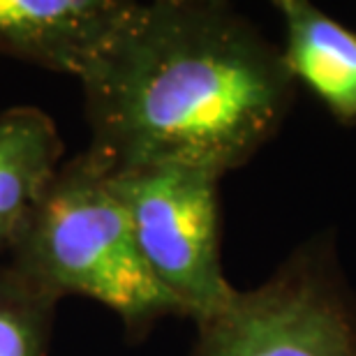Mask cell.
<instances>
[{
	"instance_id": "obj_1",
	"label": "cell",
	"mask_w": 356,
	"mask_h": 356,
	"mask_svg": "<svg viewBox=\"0 0 356 356\" xmlns=\"http://www.w3.org/2000/svg\"><path fill=\"white\" fill-rule=\"evenodd\" d=\"M81 83L88 151L113 169H241L296 97L282 49L222 0L137 3Z\"/></svg>"
},
{
	"instance_id": "obj_2",
	"label": "cell",
	"mask_w": 356,
	"mask_h": 356,
	"mask_svg": "<svg viewBox=\"0 0 356 356\" xmlns=\"http://www.w3.org/2000/svg\"><path fill=\"white\" fill-rule=\"evenodd\" d=\"M7 261L58 301L74 294L102 303L130 338L185 317L141 257L109 165L88 148L65 158Z\"/></svg>"
},
{
	"instance_id": "obj_3",
	"label": "cell",
	"mask_w": 356,
	"mask_h": 356,
	"mask_svg": "<svg viewBox=\"0 0 356 356\" xmlns=\"http://www.w3.org/2000/svg\"><path fill=\"white\" fill-rule=\"evenodd\" d=\"M188 356H356V287L338 234L315 232L264 282L238 289L197 324Z\"/></svg>"
},
{
	"instance_id": "obj_4",
	"label": "cell",
	"mask_w": 356,
	"mask_h": 356,
	"mask_svg": "<svg viewBox=\"0 0 356 356\" xmlns=\"http://www.w3.org/2000/svg\"><path fill=\"white\" fill-rule=\"evenodd\" d=\"M109 169L141 257L185 317L199 324L225 310L238 289L222 266V176L188 165Z\"/></svg>"
},
{
	"instance_id": "obj_5",
	"label": "cell",
	"mask_w": 356,
	"mask_h": 356,
	"mask_svg": "<svg viewBox=\"0 0 356 356\" xmlns=\"http://www.w3.org/2000/svg\"><path fill=\"white\" fill-rule=\"evenodd\" d=\"M132 7L134 0H0V54L83 81Z\"/></svg>"
},
{
	"instance_id": "obj_6",
	"label": "cell",
	"mask_w": 356,
	"mask_h": 356,
	"mask_svg": "<svg viewBox=\"0 0 356 356\" xmlns=\"http://www.w3.org/2000/svg\"><path fill=\"white\" fill-rule=\"evenodd\" d=\"M284 65L333 118L356 125V33L308 0H277Z\"/></svg>"
},
{
	"instance_id": "obj_7",
	"label": "cell",
	"mask_w": 356,
	"mask_h": 356,
	"mask_svg": "<svg viewBox=\"0 0 356 356\" xmlns=\"http://www.w3.org/2000/svg\"><path fill=\"white\" fill-rule=\"evenodd\" d=\"M63 162L65 144L47 111L31 104L0 111V259H7Z\"/></svg>"
},
{
	"instance_id": "obj_8",
	"label": "cell",
	"mask_w": 356,
	"mask_h": 356,
	"mask_svg": "<svg viewBox=\"0 0 356 356\" xmlns=\"http://www.w3.org/2000/svg\"><path fill=\"white\" fill-rule=\"evenodd\" d=\"M58 298L0 259V356H49Z\"/></svg>"
}]
</instances>
